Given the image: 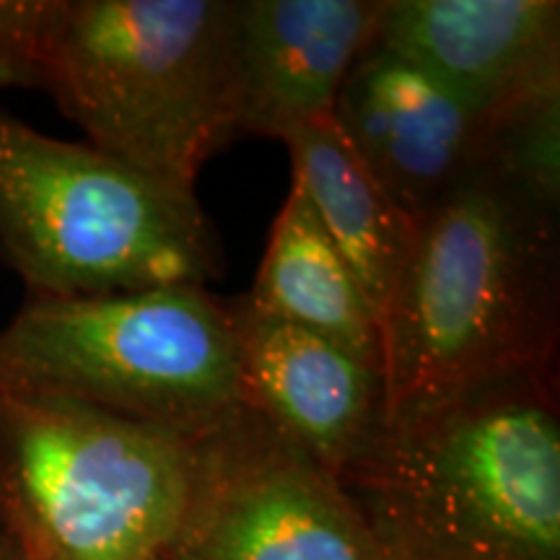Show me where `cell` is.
I'll use <instances>...</instances> for the list:
<instances>
[{
  "mask_svg": "<svg viewBox=\"0 0 560 560\" xmlns=\"http://www.w3.org/2000/svg\"><path fill=\"white\" fill-rule=\"evenodd\" d=\"M236 0H0V86L42 89L132 170L195 190L240 138Z\"/></svg>",
  "mask_w": 560,
  "mask_h": 560,
  "instance_id": "obj_1",
  "label": "cell"
},
{
  "mask_svg": "<svg viewBox=\"0 0 560 560\" xmlns=\"http://www.w3.org/2000/svg\"><path fill=\"white\" fill-rule=\"evenodd\" d=\"M338 482L384 560H560L558 369L392 412Z\"/></svg>",
  "mask_w": 560,
  "mask_h": 560,
  "instance_id": "obj_2",
  "label": "cell"
},
{
  "mask_svg": "<svg viewBox=\"0 0 560 560\" xmlns=\"http://www.w3.org/2000/svg\"><path fill=\"white\" fill-rule=\"evenodd\" d=\"M387 410L558 369L560 213L482 172L416 223L380 317Z\"/></svg>",
  "mask_w": 560,
  "mask_h": 560,
  "instance_id": "obj_3",
  "label": "cell"
},
{
  "mask_svg": "<svg viewBox=\"0 0 560 560\" xmlns=\"http://www.w3.org/2000/svg\"><path fill=\"white\" fill-rule=\"evenodd\" d=\"M0 255L30 299L206 285L221 242L198 192L0 107Z\"/></svg>",
  "mask_w": 560,
  "mask_h": 560,
  "instance_id": "obj_4",
  "label": "cell"
},
{
  "mask_svg": "<svg viewBox=\"0 0 560 560\" xmlns=\"http://www.w3.org/2000/svg\"><path fill=\"white\" fill-rule=\"evenodd\" d=\"M0 389L195 436L242 402L226 299L206 285L26 299L0 330Z\"/></svg>",
  "mask_w": 560,
  "mask_h": 560,
  "instance_id": "obj_5",
  "label": "cell"
},
{
  "mask_svg": "<svg viewBox=\"0 0 560 560\" xmlns=\"http://www.w3.org/2000/svg\"><path fill=\"white\" fill-rule=\"evenodd\" d=\"M190 478L192 436L0 389V537L30 560L161 558Z\"/></svg>",
  "mask_w": 560,
  "mask_h": 560,
  "instance_id": "obj_6",
  "label": "cell"
},
{
  "mask_svg": "<svg viewBox=\"0 0 560 560\" xmlns=\"http://www.w3.org/2000/svg\"><path fill=\"white\" fill-rule=\"evenodd\" d=\"M164 560H384L335 475L249 405L192 436L185 514Z\"/></svg>",
  "mask_w": 560,
  "mask_h": 560,
  "instance_id": "obj_7",
  "label": "cell"
},
{
  "mask_svg": "<svg viewBox=\"0 0 560 560\" xmlns=\"http://www.w3.org/2000/svg\"><path fill=\"white\" fill-rule=\"evenodd\" d=\"M335 125L371 177L416 223L488 172L493 122L380 42L342 83Z\"/></svg>",
  "mask_w": 560,
  "mask_h": 560,
  "instance_id": "obj_8",
  "label": "cell"
},
{
  "mask_svg": "<svg viewBox=\"0 0 560 560\" xmlns=\"http://www.w3.org/2000/svg\"><path fill=\"white\" fill-rule=\"evenodd\" d=\"M226 310L242 402L338 478L382 429V371L260 310L247 293L226 299Z\"/></svg>",
  "mask_w": 560,
  "mask_h": 560,
  "instance_id": "obj_9",
  "label": "cell"
},
{
  "mask_svg": "<svg viewBox=\"0 0 560 560\" xmlns=\"http://www.w3.org/2000/svg\"><path fill=\"white\" fill-rule=\"evenodd\" d=\"M376 42L490 122L560 89L556 0H384Z\"/></svg>",
  "mask_w": 560,
  "mask_h": 560,
  "instance_id": "obj_10",
  "label": "cell"
},
{
  "mask_svg": "<svg viewBox=\"0 0 560 560\" xmlns=\"http://www.w3.org/2000/svg\"><path fill=\"white\" fill-rule=\"evenodd\" d=\"M384 0H236V130L280 138L335 120L340 89L376 42Z\"/></svg>",
  "mask_w": 560,
  "mask_h": 560,
  "instance_id": "obj_11",
  "label": "cell"
},
{
  "mask_svg": "<svg viewBox=\"0 0 560 560\" xmlns=\"http://www.w3.org/2000/svg\"><path fill=\"white\" fill-rule=\"evenodd\" d=\"M278 140L291 153L293 187L310 200L322 229L382 317L408 260L416 221L371 177L335 120L299 125Z\"/></svg>",
  "mask_w": 560,
  "mask_h": 560,
  "instance_id": "obj_12",
  "label": "cell"
},
{
  "mask_svg": "<svg viewBox=\"0 0 560 560\" xmlns=\"http://www.w3.org/2000/svg\"><path fill=\"white\" fill-rule=\"evenodd\" d=\"M247 299L382 371L380 317L299 187L291 185L272 223Z\"/></svg>",
  "mask_w": 560,
  "mask_h": 560,
  "instance_id": "obj_13",
  "label": "cell"
},
{
  "mask_svg": "<svg viewBox=\"0 0 560 560\" xmlns=\"http://www.w3.org/2000/svg\"><path fill=\"white\" fill-rule=\"evenodd\" d=\"M488 172L560 213V89L493 120Z\"/></svg>",
  "mask_w": 560,
  "mask_h": 560,
  "instance_id": "obj_14",
  "label": "cell"
},
{
  "mask_svg": "<svg viewBox=\"0 0 560 560\" xmlns=\"http://www.w3.org/2000/svg\"><path fill=\"white\" fill-rule=\"evenodd\" d=\"M0 560H30L24 556V550L16 542H11L9 537H0Z\"/></svg>",
  "mask_w": 560,
  "mask_h": 560,
  "instance_id": "obj_15",
  "label": "cell"
},
{
  "mask_svg": "<svg viewBox=\"0 0 560 560\" xmlns=\"http://www.w3.org/2000/svg\"><path fill=\"white\" fill-rule=\"evenodd\" d=\"M156 560H164V558H156Z\"/></svg>",
  "mask_w": 560,
  "mask_h": 560,
  "instance_id": "obj_16",
  "label": "cell"
}]
</instances>
